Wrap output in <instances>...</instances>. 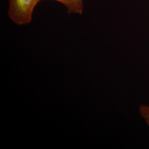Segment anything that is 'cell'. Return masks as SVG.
<instances>
[{
    "label": "cell",
    "mask_w": 149,
    "mask_h": 149,
    "mask_svg": "<svg viewBox=\"0 0 149 149\" xmlns=\"http://www.w3.org/2000/svg\"><path fill=\"white\" fill-rule=\"evenodd\" d=\"M139 112L141 117L143 118L149 128V106L141 104L139 108Z\"/></svg>",
    "instance_id": "cell-3"
},
{
    "label": "cell",
    "mask_w": 149,
    "mask_h": 149,
    "mask_svg": "<svg viewBox=\"0 0 149 149\" xmlns=\"http://www.w3.org/2000/svg\"><path fill=\"white\" fill-rule=\"evenodd\" d=\"M60 2L67 8L68 13L82 15L84 10V0H53Z\"/></svg>",
    "instance_id": "cell-2"
},
{
    "label": "cell",
    "mask_w": 149,
    "mask_h": 149,
    "mask_svg": "<svg viewBox=\"0 0 149 149\" xmlns=\"http://www.w3.org/2000/svg\"><path fill=\"white\" fill-rule=\"evenodd\" d=\"M43 0H9L8 15L16 24L24 25L32 21L35 7Z\"/></svg>",
    "instance_id": "cell-1"
}]
</instances>
